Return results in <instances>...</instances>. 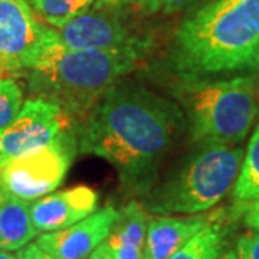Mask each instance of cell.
<instances>
[{
	"label": "cell",
	"instance_id": "6da1fadb",
	"mask_svg": "<svg viewBox=\"0 0 259 259\" xmlns=\"http://www.w3.org/2000/svg\"><path fill=\"white\" fill-rule=\"evenodd\" d=\"M183 124L175 101L139 83L117 81L78 130V151L111 163L127 192L147 194Z\"/></svg>",
	"mask_w": 259,
	"mask_h": 259
},
{
	"label": "cell",
	"instance_id": "7a4b0ae2",
	"mask_svg": "<svg viewBox=\"0 0 259 259\" xmlns=\"http://www.w3.org/2000/svg\"><path fill=\"white\" fill-rule=\"evenodd\" d=\"M170 65L180 79L259 68V0H210L182 22Z\"/></svg>",
	"mask_w": 259,
	"mask_h": 259
},
{
	"label": "cell",
	"instance_id": "3957f363",
	"mask_svg": "<svg viewBox=\"0 0 259 259\" xmlns=\"http://www.w3.org/2000/svg\"><path fill=\"white\" fill-rule=\"evenodd\" d=\"M140 61L139 56L121 52L72 49L58 35L26 72L29 91L58 104L71 118L85 120L102 94L133 72Z\"/></svg>",
	"mask_w": 259,
	"mask_h": 259
},
{
	"label": "cell",
	"instance_id": "277c9868",
	"mask_svg": "<svg viewBox=\"0 0 259 259\" xmlns=\"http://www.w3.org/2000/svg\"><path fill=\"white\" fill-rule=\"evenodd\" d=\"M173 95L186 115L190 139L200 147L241 143L258 115L252 76L182 79Z\"/></svg>",
	"mask_w": 259,
	"mask_h": 259
},
{
	"label": "cell",
	"instance_id": "5b68a950",
	"mask_svg": "<svg viewBox=\"0 0 259 259\" xmlns=\"http://www.w3.org/2000/svg\"><path fill=\"white\" fill-rule=\"evenodd\" d=\"M243 156L241 147H202L153 186L144 209L157 214H196L212 209L235 185Z\"/></svg>",
	"mask_w": 259,
	"mask_h": 259
},
{
	"label": "cell",
	"instance_id": "8992f818",
	"mask_svg": "<svg viewBox=\"0 0 259 259\" xmlns=\"http://www.w3.org/2000/svg\"><path fill=\"white\" fill-rule=\"evenodd\" d=\"M76 151V134L66 130L45 147L0 166V187L8 196L36 200L59 187Z\"/></svg>",
	"mask_w": 259,
	"mask_h": 259
},
{
	"label": "cell",
	"instance_id": "52a82bcc",
	"mask_svg": "<svg viewBox=\"0 0 259 259\" xmlns=\"http://www.w3.org/2000/svg\"><path fill=\"white\" fill-rule=\"evenodd\" d=\"M58 35L37 19L28 0H0V78L28 72Z\"/></svg>",
	"mask_w": 259,
	"mask_h": 259
},
{
	"label": "cell",
	"instance_id": "ba28073f",
	"mask_svg": "<svg viewBox=\"0 0 259 259\" xmlns=\"http://www.w3.org/2000/svg\"><path fill=\"white\" fill-rule=\"evenodd\" d=\"M117 13L95 9L85 12L61 28V42L72 49L121 52L143 59L150 39L122 22Z\"/></svg>",
	"mask_w": 259,
	"mask_h": 259
},
{
	"label": "cell",
	"instance_id": "9c48e42d",
	"mask_svg": "<svg viewBox=\"0 0 259 259\" xmlns=\"http://www.w3.org/2000/svg\"><path fill=\"white\" fill-rule=\"evenodd\" d=\"M71 117L55 102L33 98L23 102L18 117L0 136V166L45 147L66 131Z\"/></svg>",
	"mask_w": 259,
	"mask_h": 259
},
{
	"label": "cell",
	"instance_id": "30bf717a",
	"mask_svg": "<svg viewBox=\"0 0 259 259\" xmlns=\"http://www.w3.org/2000/svg\"><path fill=\"white\" fill-rule=\"evenodd\" d=\"M117 218L118 210L107 206L69 228L40 235L35 243L56 259H85L108 238Z\"/></svg>",
	"mask_w": 259,
	"mask_h": 259
},
{
	"label": "cell",
	"instance_id": "8fae6325",
	"mask_svg": "<svg viewBox=\"0 0 259 259\" xmlns=\"http://www.w3.org/2000/svg\"><path fill=\"white\" fill-rule=\"evenodd\" d=\"M98 194L90 186L55 192L30 204V218L37 232L69 228L97 210Z\"/></svg>",
	"mask_w": 259,
	"mask_h": 259
},
{
	"label": "cell",
	"instance_id": "7c38bea8",
	"mask_svg": "<svg viewBox=\"0 0 259 259\" xmlns=\"http://www.w3.org/2000/svg\"><path fill=\"white\" fill-rule=\"evenodd\" d=\"M216 214H189L183 218L161 216L150 219L144 259H168L207 223L212 222Z\"/></svg>",
	"mask_w": 259,
	"mask_h": 259
},
{
	"label": "cell",
	"instance_id": "4fadbf2b",
	"mask_svg": "<svg viewBox=\"0 0 259 259\" xmlns=\"http://www.w3.org/2000/svg\"><path fill=\"white\" fill-rule=\"evenodd\" d=\"M150 218L139 202H130L121 210L105 242L115 259H144Z\"/></svg>",
	"mask_w": 259,
	"mask_h": 259
},
{
	"label": "cell",
	"instance_id": "5bb4252c",
	"mask_svg": "<svg viewBox=\"0 0 259 259\" xmlns=\"http://www.w3.org/2000/svg\"><path fill=\"white\" fill-rule=\"evenodd\" d=\"M37 233L30 218L29 202L5 194L0 204V249H22Z\"/></svg>",
	"mask_w": 259,
	"mask_h": 259
},
{
	"label": "cell",
	"instance_id": "9a60e30c",
	"mask_svg": "<svg viewBox=\"0 0 259 259\" xmlns=\"http://www.w3.org/2000/svg\"><path fill=\"white\" fill-rule=\"evenodd\" d=\"M226 245V228L218 213L212 222L199 231L183 248L168 259H218Z\"/></svg>",
	"mask_w": 259,
	"mask_h": 259
},
{
	"label": "cell",
	"instance_id": "2e32d148",
	"mask_svg": "<svg viewBox=\"0 0 259 259\" xmlns=\"http://www.w3.org/2000/svg\"><path fill=\"white\" fill-rule=\"evenodd\" d=\"M233 199L236 207L259 199V121L242 160L241 170L233 187Z\"/></svg>",
	"mask_w": 259,
	"mask_h": 259
},
{
	"label": "cell",
	"instance_id": "e0dca14e",
	"mask_svg": "<svg viewBox=\"0 0 259 259\" xmlns=\"http://www.w3.org/2000/svg\"><path fill=\"white\" fill-rule=\"evenodd\" d=\"M37 16L56 29L93 8L94 0H29Z\"/></svg>",
	"mask_w": 259,
	"mask_h": 259
},
{
	"label": "cell",
	"instance_id": "ac0fdd59",
	"mask_svg": "<svg viewBox=\"0 0 259 259\" xmlns=\"http://www.w3.org/2000/svg\"><path fill=\"white\" fill-rule=\"evenodd\" d=\"M23 105V94L15 79L0 78V136L18 117Z\"/></svg>",
	"mask_w": 259,
	"mask_h": 259
},
{
	"label": "cell",
	"instance_id": "d6986e66",
	"mask_svg": "<svg viewBox=\"0 0 259 259\" xmlns=\"http://www.w3.org/2000/svg\"><path fill=\"white\" fill-rule=\"evenodd\" d=\"M235 253L238 259H259V231L252 229L239 236Z\"/></svg>",
	"mask_w": 259,
	"mask_h": 259
},
{
	"label": "cell",
	"instance_id": "ffe728a7",
	"mask_svg": "<svg viewBox=\"0 0 259 259\" xmlns=\"http://www.w3.org/2000/svg\"><path fill=\"white\" fill-rule=\"evenodd\" d=\"M236 213H242L245 223L253 231H259V199L236 207Z\"/></svg>",
	"mask_w": 259,
	"mask_h": 259
},
{
	"label": "cell",
	"instance_id": "44dd1931",
	"mask_svg": "<svg viewBox=\"0 0 259 259\" xmlns=\"http://www.w3.org/2000/svg\"><path fill=\"white\" fill-rule=\"evenodd\" d=\"M137 0H94L93 9L108 10V12H121L124 8L136 5Z\"/></svg>",
	"mask_w": 259,
	"mask_h": 259
},
{
	"label": "cell",
	"instance_id": "7402d4cb",
	"mask_svg": "<svg viewBox=\"0 0 259 259\" xmlns=\"http://www.w3.org/2000/svg\"><path fill=\"white\" fill-rule=\"evenodd\" d=\"M19 259H56L47 253L45 250H42L36 243H28L26 246H23L22 249L18 250Z\"/></svg>",
	"mask_w": 259,
	"mask_h": 259
},
{
	"label": "cell",
	"instance_id": "603a6c76",
	"mask_svg": "<svg viewBox=\"0 0 259 259\" xmlns=\"http://www.w3.org/2000/svg\"><path fill=\"white\" fill-rule=\"evenodd\" d=\"M200 0H164L163 5V12L166 15H173V13H179L182 10L193 8L196 3H199Z\"/></svg>",
	"mask_w": 259,
	"mask_h": 259
},
{
	"label": "cell",
	"instance_id": "cb8c5ba5",
	"mask_svg": "<svg viewBox=\"0 0 259 259\" xmlns=\"http://www.w3.org/2000/svg\"><path fill=\"white\" fill-rule=\"evenodd\" d=\"M136 5L143 13L151 15V13H156L160 9H163L164 0H137Z\"/></svg>",
	"mask_w": 259,
	"mask_h": 259
},
{
	"label": "cell",
	"instance_id": "d4e9b609",
	"mask_svg": "<svg viewBox=\"0 0 259 259\" xmlns=\"http://www.w3.org/2000/svg\"><path fill=\"white\" fill-rule=\"evenodd\" d=\"M90 259H115V256L112 253L111 248L108 246V243L104 241L91 252Z\"/></svg>",
	"mask_w": 259,
	"mask_h": 259
},
{
	"label": "cell",
	"instance_id": "484cf974",
	"mask_svg": "<svg viewBox=\"0 0 259 259\" xmlns=\"http://www.w3.org/2000/svg\"><path fill=\"white\" fill-rule=\"evenodd\" d=\"M218 259H238L236 258V253L233 250H228V252H223L222 255Z\"/></svg>",
	"mask_w": 259,
	"mask_h": 259
},
{
	"label": "cell",
	"instance_id": "4316f807",
	"mask_svg": "<svg viewBox=\"0 0 259 259\" xmlns=\"http://www.w3.org/2000/svg\"><path fill=\"white\" fill-rule=\"evenodd\" d=\"M0 259H19L18 255H12L9 252L0 250Z\"/></svg>",
	"mask_w": 259,
	"mask_h": 259
},
{
	"label": "cell",
	"instance_id": "83f0119b",
	"mask_svg": "<svg viewBox=\"0 0 259 259\" xmlns=\"http://www.w3.org/2000/svg\"><path fill=\"white\" fill-rule=\"evenodd\" d=\"M3 199H5V192L2 190V187H0V204L3 202Z\"/></svg>",
	"mask_w": 259,
	"mask_h": 259
}]
</instances>
